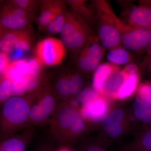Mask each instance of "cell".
I'll return each instance as SVG.
<instances>
[{
  "instance_id": "obj_27",
  "label": "cell",
  "mask_w": 151,
  "mask_h": 151,
  "mask_svg": "<svg viewBox=\"0 0 151 151\" xmlns=\"http://www.w3.org/2000/svg\"><path fill=\"white\" fill-rule=\"evenodd\" d=\"M66 10L62 13L58 15L48 25L47 31L50 34H56L61 32L65 24L66 19Z\"/></svg>"
},
{
  "instance_id": "obj_8",
  "label": "cell",
  "mask_w": 151,
  "mask_h": 151,
  "mask_svg": "<svg viewBox=\"0 0 151 151\" xmlns=\"http://www.w3.org/2000/svg\"><path fill=\"white\" fill-rule=\"evenodd\" d=\"M62 41L53 37L45 39L39 42L36 47V54L42 63L54 65L61 62L65 54Z\"/></svg>"
},
{
  "instance_id": "obj_14",
  "label": "cell",
  "mask_w": 151,
  "mask_h": 151,
  "mask_svg": "<svg viewBox=\"0 0 151 151\" xmlns=\"http://www.w3.org/2000/svg\"><path fill=\"white\" fill-rule=\"evenodd\" d=\"M121 69L119 65L109 62L100 64L94 71L92 78V87L103 95L105 83L114 72Z\"/></svg>"
},
{
  "instance_id": "obj_12",
  "label": "cell",
  "mask_w": 151,
  "mask_h": 151,
  "mask_svg": "<svg viewBox=\"0 0 151 151\" xmlns=\"http://www.w3.org/2000/svg\"><path fill=\"white\" fill-rule=\"evenodd\" d=\"M65 10L64 2L60 1H44L41 2V12L38 18L40 27H47L58 15Z\"/></svg>"
},
{
  "instance_id": "obj_9",
  "label": "cell",
  "mask_w": 151,
  "mask_h": 151,
  "mask_svg": "<svg viewBox=\"0 0 151 151\" xmlns=\"http://www.w3.org/2000/svg\"><path fill=\"white\" fill-rule=\"evenodd\" d=\"M42 64L37 58L19 60L10 63L2 75L12 82L27 76H37Z\"/></svg>"
},
{
  "instance_id": "obj_6",
  "label": "cell",
  "mask_w": 151,
  "mask_h": 151,
  "mask_svg": "<svg viewBox=\"0 0 151 151\" xmlns=\"http://www.w3.org/2000/svg\"><path fill=\"white\" fill-rule=\"evenodd\" d=\"M130 120L129 114L125 108H112L108 117L101 124L102 130L110 139H116L127 133Z\"/></svg>"
},
{
  "instance_id": "obj_22",
  "label": "cell",
  "mask_w": 151,
  "mask_h": 151,
  "mask_svg": "<svg viewBox=\"0 0 151 151\" xmlns=\"http://www.w3.org/2000/svg\"><path fill=\"white\" fill-rule=\"evenodd\" d=\"M132 108L136 119L142 125L151 126V105L144 103L136 96Z\"/></svg>"
},
{
  "instance_id": "obj_19",
  "label": "cell",
  "mask_w": 151,
  "mask_h": 151,
  "mask_svg": "<svg viewBox=\"0 0 151 151\" xmlns=\"http://www.w3.org/2000/svg\"><path fill=\"white\" fill-rule=\"evenodd\" d=\"M39 83L37 76H27L12 82L11 93L12 96H19L35 89Z\"/></svg>"
},
{
  "instance_id": "obj_35",
  "label": "cell",
  "mask_w": 151,
  "mask_h": 151,
  "mask_svg": "<svg viewBox=\"0 0 151 151\" xmlns=\"http://www.w3.org/2000/svg\"><path fill=\"white\" fill-rule=\"evenodd\" d=\"M7 52L1 51L0 52V73L2 75L7 68L8 67L9 58Z\"/></svg>"
},
{
  "instance_id": "obj_32",
  "label": "cell",
  "mask_w": 151,
  "mask_h": 151,
  "mask_svg": "<svg viewBox=\"0 0 151 151\" xmlns=\"http://www.w3.org/2000/svg\"><path fill=\"white\" fill-rule=\"evenodd\" d=\"M12 81L7 78H4L0 84V101L1 103H4L10 98L11 86Z\"/></svg>"
},
{
  "instance_id": "obj_7",
  "label": "cell",
  "mask_w": 151,
  "mask_h": 151,
  "mask_svg": "<svg viewBox=\"0 0 151 151\" xmlns=\"http://www.w3.org/2000/svg\"><path fill=\"white\" fill-rule=\"evenodd\" d=\"M105 50L98 37L94 36L80 50L77 59L78 68L86 73L94 71L100 65Z\"/></svg>"
},
{
  "instance_id": "obj_1",
  "label": "cell",
  "mask_w": 151,
  "mask_h": 151,
  "mask_svg": "<svg viewBox=\"0 0 151 151\" xmlns=\"http://www.w3.org/2000/svg\"><path fill=\"white\" fill-rule=\"evenodd\" d=\"M52 123V131L63 147H70L77 143L76 137L86 129L84 121L78 111L68 103H63L55 109Z\"/></svg>"
},
{
  "instance_id": "obj_29",
  "label": "cell",
  "mask_w": 151,
  "mask_h": 151,
  "mask_svg": "<svg viewBox=\"0 0 151 151\" xmlns=\"http://www.w3.org/2000/svg\"><path fill=\"white\" fill-rule=\"evenodd\" d=\"M83 79L78 73H75L70 78V93L71 96H76L81 90L83 85Z\"/></svg>"
},
{
  "instance_id": "obj_11",
  "label": "cell",
  "mask_w": 151,
  "mask_h": 151,
  "mask_svg": "<svg viewBox=\"0 0 151 151\" xmlns=\"http://www.w3.org/2000/svg\"><path fill=\"white\" fill-rule=\"evenodd\" d=\"M125 22L138 28L151 29V5H133L125 12Z\"/></svg>"
},
{
  "instance_id": "obj_37",
  "label": "cell",
  "mask_w": 151,
  "mask_h": 151,
  "mask_svg": "<svg viewBox=\"0 0 151 151\" xmlns=\"http://www.w3.org/2000/svg\"><path fill=\"white\" fill-rule=\"evenodd\" d=\"M123 70L127 75L130 76L135 73H139V68L137 64L133 63L125 65Z\"/></svg>"
},
{
  "instance_id": "obj_15",
  "label": "cell",
  "mask_w": 151,
  "mask_h": 151,
  "mask_svg": "<svg viewBox=\"0 0 151 151\" xmlns=\"http://www.w3.org/2000/svg\"><path fill=\"white\" fill-rule=\"evenodd\" d=\"M66 3L74 13L89 25L97 22V12L93 4L91 6L84 0H69L66 1Z\"/></svg>"
},
{
  "instance_id": "obj_30",
  "label": "cell",
  "mask_w": 151,
  "mask_h": 151,
  "mask_svg": "<svg viewBox=\"0 0 151 151\" xmlns=\"http://www.w3.org/2000/svg\"><path fill=\"white\" fill-rule=\"evenodd\" d=\"M55 87L58 93L63 97L70 95V78L66 76L60 78L57 81Z\"/></svg>"
},
{
  "instance_id": "obj_13",
  "label": "cell",
  "mask_w": 151,
  "mask_h": 151,
  "mask_svg": "<svg viewBox=\"0 0 151 151\" xmlns=\"http://www.w3.org/2000/svg\"><path fill=\"white\" fill-rule=\"evenodd\" d=\"M110 100L102 95L88 106L89 122L95 124H102L108 117L111 107Z\"/></svg>"
},
{
  "instance_id": "obj_39",
  "label": "cell",
  "mask_w": 151,
  "mask_h": 151,
  "mask_svg": "<svg viewBox=\"0 0 151 151\" xmlns=\"http://www.w3.org/2000/svg\"><path fill=\"white\" fill-rule=\"evenodd\" d=\"M147 68L148 69V72L149 75L151 77V59L150 60V62H149L148 65L147 66Z\"/></svg>"
},
{
  "instance_id": "obj_21",
  "label": "cell",
  "mask_w": 151,
  "mask_h": 151,
  "mask_svg": "<svg viewBox=\"0 0 151 151\" xmlns=\"http://www.w3.org/2000/svg\"><path fill=\"white\" fill-rule=\"evenodd\" d=\"M29 32L27 30L23 29L6 31L1 33L0 40L1 51L9 53L14 48L16 43Z\"/></svg>"
},
{
  "instance_id": "obj_18",
  "label": "cell",
  "mask_w": 151,
  "mask_h": 151,
  "mask_svg": "<svg viewBox=\"0 0 151 151\" xmlns=\"http://www.w3.org/2000/svg\"><path fill=\"white\" fill-rule=\"evenodd\" d=\"M27 135H14L10 136L2 141L0 151H27L30 143L31 138Z\"/></svg>"
},
{
  "instance_id": "obj_5",
  "label": "cell",
  "mask_w": 151,
  "mask_h": 151,
  "mask_svg": "<svg viewBox=\"0 0 151 151\" xmlns=\"http://www.w3.org/2000/svg\"><path fill=\"white\" fill-rule=\"evenodd\" d=\"M117 22L122 46L129 51L146 52L150 40L151 29L134 27L119 17Z\"/></svg>"
},
{
  "instance_id": "obj_4",
  "label": "cell",
  "mask_w": 151,
  "mask_h": 151,
  "mask_svg": "<svg viewBox=\"0 0 151 151\" xmlns=\"http://www.w3.org/2000/svg\"><path fill=\"white\" fill-rule=\"evenodd\" d=\"M60 34L64 46L73 51H80L95 36L89 25L72 11H66L65 24Z\"/></svg>"
},
{
  "instance_id": "obj_34",
  "label": "cell",
  "mask_w": 151,
  "mask_h": 151,
  "mask_svg": "<svg viewBox=\"0 0 151 151\" xmlns=\"http://www.w3.org/2000/svg\"><path fill=\"white\" fill-rule=\"evenodd\" d=\"M32 38L29 32L22 37L16 43L14 48L18 51L26 52L29 50L31 45Z\"/></svg>"
},
{
  "instance_id": "obj_28",
  "label": "cell",
  "mask_w": 151,
  "mask_h": 151,
  "mask_svg": "<svg viewBox=\"0 0 151 151\" xmlns=\"http://www.w3.org/2000/svg\"><path fill=\"white\" fill-rule=\"evenodd\" d=\"M73 151H107L106 147L100 142L79 143Z\"/></svg>"
},
{
  "instance_id": "obj_40",
  "label": "cell",
  "mask_w": 151,
  "mask_h": 151,
  "mask_svg": "<svg viewBox=\"0 0 151 151\" xmlns=\"http://www.w3.org/2000/svg\"><path fill=\"white\" fill-rule=\"evenodd\" d=\"M120 151H131V150H130L129 146L127 145L121 149Z\"/></svg>"
},
{
  "instance_id": "obj_26",
  "label": "cell",
  "mask_w": 151,
  "mask_h": 151,
  "mask_svg": "<svg viewBox=\"0 0 151 151\" xmlns=\"http://www.w3.org/2000/svg\"><path fill=\"white\" fill-rule=\"evenodd\" d=\"M137 97L144 103L151 105V81H145L139 84Z\"/></svg>"
},
{
  "instance_id": "obj_10",
  "label": "cell",
  "mask_w": 151,
  "mask_h": 151,
  "mask_svg": "<svg viewBox=\"0 0 151 151\" xmlns=\"http://www.w3.org/2000/svg\"><path fill=\"white\" fill-rule=\"evenodd\" d=\"M56 100L51 94L42 96L31 108L28 120L35 124L44 122L55 109Z\"/></svg>"
},
{
  "instance_id": "obj_25",
  "label": "cell",
  "mask_w": 151,
  "mask_h": 151,
  "mask_svg": "<svg viewBox=\"0 0 151 151\" xmlns=\"http://www.w3.org/2000/svg\"><path fill=\"white\" fill-rule=\"evenodd\" d=\"M102 95H103L97 92L93 87H87L81 90L76 97L81 104V106L86 107L89 106Z\"/></svg>"
},
{
  "instance_id": "obj_2",
  "label": "cell",
  "mask_w": 151,
  "mask_h": 151,
  "mask_svg": "<svg viewBox=\"0 0 151 151\" xmlns=\"http://www.w3.org/2000/svg\"><path fill=\"white\" fill-rule=\"evenodd\" d=\"M33 103L25 97L13 96L3 103L1 112L2 140L13 135L28 120Z\"/></svg>"
},
{
  "instance_id": "obj_33",
  "label": "cell",
  "mask_w": 151,
  "mask_h": 151,
  "mask_svg": "<svg viewBox=\"0 0 151 151\" xmlns=\"http://www.w3.org/2000/svg\"><path fill=\"white\" fill-rule=\"evenodd\" d=\"M36 3L35 1L29 0H14L9 1L8 4L17 6L24 10L32 12L35 9Z\"/></svg>"
},
{
  "instance_id": "obj_31",
  "label": "cell",
  "mask_w": 151,
  "mask_h": 151,
  "mask_svg": "<svg viewBox=\"0 0 151 151\" xmlns=\"http://www.w3.org/2000/svg\"><path fill=\"white\" fill-rule=\"evenodd\" d=\"M2 11L29 19L32 18V14L31 12H29L17 6L10 4H8L6 5L5 6L3 7Z\"/></svg>"
},
{
  "instance_id": "obj_20",
  "label": "cell",
  "mask_w": 151,
  "mask_h": 151,
  "mask_svg": "<svg viewBox=\"0 0 151 151\" xmlns=\"http://www.w3.org/2000/svg\"><path fill=\"white\" fill-rule=\"evenodd\" d=\"M29 19L17 16L2 11L1 14V33L8 30L23 29L29 23Z\"/></svg>"
},
{
  "instance_id": "obj_36",
  "label": "cell",
  "mask_w": 151,
  "mask_h": 151,
  "mask_svg": "<svg viewBox=\"0 0 151 151\" xmlns=\"http://www.w3.org/2000/svg\"><path fill=\"white\" fill-rule=\"evenodd\" d=\"M59 149L51 144H42L36 146L30 151H58Z\"/></svg>"
},
{
  "instance_id": "obj_23",
  "label": "cell",
  "mask_w": 151,
  "mask_h": 151,
  "mask_svg": "<svg viewBox=\"0 0 151 151\" xmlns=\"http://www.w3.org/2000/svg\"><path fill=\"white\" fill-rule=\"evenodd\" d=\"M106 58L108 62L119 66L131 63L133 58L129 50L122 46L108 50Z\"/></svg>"
},
{
  "instance_id": "obj_24",
  "label": "cell",
  "mask_w": 151,
  "mask_h": 151,
  "mask_svg": "<svg viewBox=\"0 0 151 151\" xmlns=\"http://www.w3.org/2000/svg\"><path fill=\"white\" fill-rule=\"evenodd\" d=\"M140 73L129 76L117 93L115 100H124L128 99L137 92L139 84Z\"/></svg>"
},
{
  "instance_id": "obj_17",
  "label": "cell",
  "mask_w": 151,
  "mask_h": 151,
  "mask_svg": "<svg viewBox=\"0 0 151 151\" xmlns=\"http://www.w3.org/2000/svg\"><path fill=\"white\" fill-rule=\"evenodd\" d=\"M128 146L131 151H151V126L142 125Z\"/></svg>"
},
{
  "instance_id": "obj_38",
  "label": "cell",
  "mask_w": 151,
  "mask_h": 151,
  "mask_svg": "<svg viewBox=\"0 0 151 151\" xmlns=\"http://www.w3.org/2000/svg\"><path fill=\"white\" fill-rule=\"evenodd\" d=\"M151 59V37L150 40L147 48L146 51L145 56L144 57L142 62L141 64V67L142 69L147 68V66L148 65L149 62Z\"/></svg>"
},
{
  "instance_id": "obj_16",
  "label": "cell",
  "mask_w": 151,
  "mask_h": 151,
  "mask_svg": "<svg viewBox=\"0 0 151 151\" xmlns=\"http://www.w3.org/2000/svg\"><path fill=\"white\" fill-rule=\"evenodd\" d=\"M129 76L123 69L113 73L105 83L103 95L109 99L115 100L119 90Z\"/></svg>"
},
{
  "instance_id": "obj_3",
  "label": "cell",
  "mask_w": 151,
  "mask_h": 151,
  "mask_svg": "<svg viewBox=\"0 0 151 151\" xmlns=\"http://www.w3.org/2000/svg\"><path fill=\"white\" fill-rule=\"evenodd\" d=\"M93 3L97 17V37L101 45L108 50L122 46L117 25L118 17L110 3L105 0H95Z\"/></svg>"
}]
</instances>
